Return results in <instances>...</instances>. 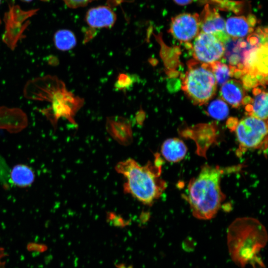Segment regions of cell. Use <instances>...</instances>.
<instances>
[{
  "instance_id": "cell-1",
  "label": "cell",
  "mask_w": 268,
  "mask_h": 268,
  "mask_svg": "<svg viewBox=\"0 0 268 268\" xmlns=\"http://www.w3.org/2000/svg\"><path fill=\"white\" fill-rule=\"evenodd\" d=\"M162 164L163 160L157 153L153 162L149 161L142 166L129 158L118 162L115 170L126 179L124 192L143 204L151 205L167 187L166 182L161 177Z\"/></svg>"
},
{
  "instance_id": "cell-2",
  "label": "cell",
  "mask_w": 268,
  "mask_h": 268,
  "mask_svg": "<svg viewBox=\"0 0 268 268\" xmlns=\"http://www.w3.org/2000/svg\"><path fill=\"white\" fill-rule=\"evenodd\" d=\"M268 238L266 228L257 219L236 218L227 232L228 251L232 261L241 268H245L248 264L255 268V263L264 268L258 254L266 245Z\"/></svg>"
},
{
  "instance_id": "cell-3",
  "label": "cell",
  "mask_w": 268,
  "mask_h": 268,
  "mask_svg": "<svg viewBox=\"0 0 268 268\" xmlns=\"http://www.w3.org/2000/svg\"><path fill=\"white\" fill-rule=\"evenodd\" d=\"M226 169L218 166L204 164L196 177L191 179L185 199L193 215L201 220L213 218L226 196L221 190V179Z\"/></svg>"
},
{
  "instance_id": "cell-4",
  "label": "cell",
  "mask_w": 268,
  "mask_h": 268,
  "mask_svg": "<svg viewBox=\"0 0 268 268\" xmlns=\"http://www.w3.org/2000/svg\"><path fill=\"white\" fill-rule=\"evenodd\" d=\"M246 38L229 37L223 43V56L236 76H241L255 69L263 46L267 44V28L258 27Z\"/></svg>"
},
{
  "instance_id": "cell-5",
  "label": "cell",
  "mask_w": 268,
  "mask_h": 268,
  "mask_svg": "<svg viewBox=\"0 0 268 268\" xmlns=\"http://www.w3.org/2000/svg\"><path fill=\"white\" fill-rule=\"evenodd\" d=\"M182 77V88L194 104L202 105L215 95L217 83L210 65L195 60L189 62Z\"/></svg>"
},
{
  "instance_id": "cell-6",
  "label": "cell",
  "mask_w": 268,
  "mask_h": 268,
  "mask_svg": "<svg viewBox=\"0 0 268 268\" xmlns=\"http://www.w3.org/2000/svg\"><path fill=\"white\" fill-rule=\"evenodd\" d=\"M47 101L51 103L48 108L41 112L56 129L58 120L63 118L76 125L74 117L83 104L82 98L67 91L64 83L61 81Z\"/></svg>"
},
{
  "instance_id": "cell-7",
  "label": "cell",
  "mask_w": 268,
  "mask_h": 268,
  "mask_svg": "<svg viewBox=\"0 0 268 268\" xmlns=\"http://www.w3.org/2000/svg\"><path fill=\"white\" fill-rule=\"evenodd\" d=\"M233 130L239 143L238 153L251 149L267 148V121L247 115L236 122Z\"/></svg>"
},
{
  "instance_id": "cell-8",
  "label": "cell",
  "mask_w": 268,
  "mask_h": 268,
  "mask_svg": "<svg viewBox=\"0 0 268 268\" xmlns=\"http://www.w3.org/2000/svg\"><path fill=\"white\" fill-rule=\"evenodd\" d=\"M195 60L211 65L219 62L223 57L224 44L215 36L200 32L192 45Z\"/></svg>"
},
{
  "instance_id": "cell-9",
  "label": "cell",
  "mask_w": 268,
  "mask_h": 268,
  "mask_svg": "<svg viewBox=\"0 0 268 268\" xmlns=\"http://www.w3.org/2000/svg\"><path fill=\"white\" fill-rule=\"evenodd\" d=\"M201 31L200 15L183 13L171 18L169 32L181 42L189 43Z\"/></svg>"
},
{
  "instance_id": "cell-10",
  "label": "cell",
  "mask_w": 268,
  "mask_h": 268,
  "mask_svg": "<svg viewBox=\"0 0 268 268\" xmlns=\"http://www.w3.org/2000/svg\"><path fill=\"white\" fill-rule=\"evenodd\" d=\"M201 31L216 37L223 43L230 37L225 31V20L214 8L204 6L200 15Z\"/></svg>"
},
{
  "instance_id": "cell-11",
  "label": "cell",
  "mask_w": 268,
  "mask_h": 268,
  "mask_svg": "<svg viewBox=\"0 0 268 268\" xmlns=\"http://www.w3.org/2000/svg\"><path fill=\"white\" fill-rule=\"evenodd\" d=\"M256 24V17L252 14L232 16L225 21V31L232 38H245L255 31Z\"/></svg>"
},
{
  "instance_id": "cell-12",
  "label": "cell",
  "mask_w": 268,
  "mask_h": 268,
  "mask_svg": "<svg viewBox=\"0 0 268 268\" xmlns=\"http://www.w3.org/2000/svg\"><path fill=\"white\" fill-rule=\"evenodd\" d=\"M27 124V116L21 109L0 107V129L17 133L25 129Z\"/></svg>"
},
{
  "instance_id": "cell-13",
  "label": "cell",
  "mask_w": 268,
  "mask_h": 268,
  "mask_svg": "<svg viewBox=\"0 0 268 268\" xmlns=\"http://www.w3.org/2000/svg\"><path fill=\"white\" fill-rule=\"evenodd\" d=\"M85 18L86 22L90 27L99 29L113 26L117 16L109 6L101 5L90 8Z\"/></svg>"
},
{
  "instance_id": "cell-14",
  "label": "cell",
  "mask_w": 268,
  "mask_h": 268,
  "mask_svg": "<svg viewBox=\"0 0 268 268\" xmlns=\"http://www.w3.org/2000/svg\"><path fill=\"white\" fill-rule=\"evenodd\" d=\"M220 94L223 101L235 108L243 104L246 97L244 84L234 79L228 80L221 85Z\"/></svg>"
},
{
  "instance_id": "cell-15",
  "label": "cell",
  "mask_w": 268,
  "mask_h": 268,
  "mask_svg": "<svg viewBox=\"0 0 268 268\" xmlns=\"http://www.w3.org/2000/svg\"><path fill=\"white\" fill-rule=\"evenodd\" d=\"M254 97L246 107L247 115L267 121L268 93L265 90L256 88L253 90Z\"/></svg>"
},
{
  "instance_id": "cell-16",
  "label": "cell",
  "mask_w": 268,
  "mask_h": 268,
  "mask_svg": "<svg viewBox=\"0 0 268 268\" xmlns=\"http://www.w3.org/2000/svg\"><path fill=\"white\" fill-rule=\"evenodd\" d=\"M185 143L178 138H170L165 140L161 146V153L168 161L177 162L182 160L187 152Z\"/></svg>"
},
{
  "instance_id": "cell-17",
  "label": "cell",
  "mask_w": 268,
  "mask_h": 268,
  "mask_svg": "<svg viewBox=\"0 0 268 268\" xmlns=\"http://www.w3.org/2000/svg\"><path fill=\"white\" fill-rule=\"evenodd\" d=\"M10 180L14 185L20 187H26L31 185L34 180V173L31 168L27 165H15L10 172Z\"/></svg>"
},
{
  "instance_id": "cell-18",
  "label": "cell",
  "mask_w": 268,
  "mask_h": 268,
  "mask_svg": "<svg viewBox=\"0 0 268 268\" xmlns=\"http://www.w3.org/2000/svg\"><path fill=\"white\" fill-rule=\"evenodd\" d=\"M56 47L61 51H68L73 49L76 45V39L74 33L67 29L57 31L54 36Z\"/></svg>"
},
{
  "instance_id": "cell-19",
  "label": "cell",
  "mask_w": 268,
  "mask_h": 268,
  "mask_svg": "<svg viewBox=\"0 0 268 268\" xmlns=\"http://www.w3.org/2000/svg\"><path fill=\"white\" fill-rule=\"evenodd\" d=\"M210 65L216 83L220 85L227 81L229 77L233 76L232 70L229 65L220 61Z\"/></svg>"
},
{
  "instance_id": "cell-20",
  "label": "cell",
  "mask_w": 268,
  "mask_h": 268,
  "mask_svg": "<svg viewBox=\"0 0 268 268\" xmlns=\"http://www.w3.org/2000/svg\"><path fill=\"white\" fill-rule=\"evenodd\" d=\"M207 111L210 116L218 120L224 119L229 114L228 107L221 98L217 99L211 102Z\"/></svg>"
},
{
  "instance_id": "cell-21",
  "label": "cell",
  "mask_w": 268,
  "mask_h": 268,
  "mask_svg": "<svg viewBox=\"0 0 268 268\" xmlns=\"http://www.w3.org/2000/svg\"><path fill=\"white\" fill-rule=\"evenodd\" d=\"M137 80V76L129 73H121L115 83L117 90L126 91L130 89Z\"/></svg>"
},
{
  "instance_id": "cell-22",
  "label": "cell",
  "mask_w": 268,
  "mask_h": 268,
  "mask_svg": "<svg viewBox=\"0 0 268 268\" xmlns=\"http://www.w3.org/2000/svg\"><path fill=\"white\" fill-rule=\"evenodd\" d=\"M9 168L3 158L0 155V183L6 188L8 187Z\"/></svg>"
},
{
  "instance_id": "cell-23",
  "label": "cell",
  "mask_w": 268,
  "mask_h": 268,
  "mask_svg": "<svg viewBox=\"0 0 268 268\" xmlns=\"http://www.w3.org/2000/svg\"><path fill=\"white\" fill-rule=\"evenodd\" d=\"M65 3L71 8H77L87 5L93 1L97 0H62Z\"/></svg>"
},
{
  "instance_id": "cell-24",
  "label": "cell",
  "mask_w": 268,
  "mask_h": 268,
  "mask_svg": "<svg viewBox=\"0 0 268 268\" xmlns=\"http://www.w3.org/2000/svg\"><path fill=\"white\" fill-rule=\"evenodd\" d=\"M179 5L184 6L192 3L194 0H173Z\"/></svg>"
},
{
  "instance_id": "cell-25",
  "label": "cell",
  "mask_w": 268,
  "mask_h": 268,
  "mask_svg": "<svg viewBox=\"0 0 268 268\" xmlns=\"http://www.w3.org/2000/svg\"><path fill=\"white\" fill-rule=\"evenodd\" d=\"M21 0L24 2H30L32 1V0Z\"/></svg>"
},
{
  "instance_id": "cell-26",
  "label": "cell",
  "mask_w": 268,
  "mask_h": 268,
  "mask_svg": "<svg viewBox=\"0 0 268 268\" xmlns=\"http://www.w3.org/2000/svg\"><path fill=\"white\" fill-rule=\"evenodd\" d=\"M0 2H1V0H0Z\"/></svg>"
}]
</instances>
